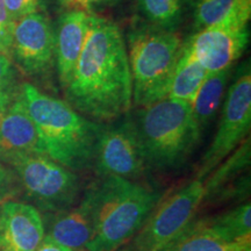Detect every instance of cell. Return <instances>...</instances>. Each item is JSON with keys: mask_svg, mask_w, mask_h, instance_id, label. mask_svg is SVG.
Masks as SVG:
<instances>
[{"mask_svg": "<svg viewBox=\"0 0 251 251\" xmlns=\"http://www.w3.org/2000/svg\"><path fill=\"white\" fill-rule=\"evenodd\" d=\"M56 214L46 236L74 251L85 250L94 228L93 188L90 187L79 205Z\"/></svg>", "mask_w": 251, "mask_h": 251, "instance_id": "16", "label": "cell"}, {"mask_svg": "<svg viewBox=\"0 0 251 251\" xmlns=\"http://www.w3.org/2000/svg\"><path fill=\"white\" fill-rule=\"evenodd\" d=\"M14 21L9 17L5 7L4 0H0V52L11 57L12 36H13Z\"/></svg>", "mask_w": 251, "mask_h": 251, "instance_id": "25", "label": "cell"}, {"mask_svg": "<svg viewBox=\"0 0 251 251\" xmlns=\"http://www.w3.org/2000/svg\"><path fill=\"white\" fill-rule=\"evenodd\" d=\"M63 93L75 111L98 124L129 112L133 83L127 47L112 19L90 14L85 45Z\"/></svg>", "mask_w": 251, "mask_h": 251, "instance_id": "1", "label": "cell"}, {"mask_svg": "<svg viewBox=\"0 0 251 251\" xmlns=\"http://www.w3.org/2000/svg\"><path fill=\"white\" fill-rule=\"evenodd\" d=\"M134 122L147 165L156 170L181 168L201 136L191 103L168 97L140 107Z\"/></svg>", "mask_w": 251, "mask_h": 251, "instance_id": "4", "label": "cell"}, {"mask_svg": "<svg viewBox=\"0 0 251 251\" xmlns=\"http://www.w3.org/2000/svg\"><path fill=\"white\" fill-rule=\"evenodd\" d=\"M21 97L46 156L74 172L93 168L102 124L83 117L65 100L41 92L33 84L21 85Z\"/></svg>", "mask_w": 251, "mask_h": 251, "instance_id": "2", "label": "cell"}, {"mask_svg": "<svg viewBox=\"0 0 251 251\" xmlns=\"http://www.w3.org/2000/svg\"><path fill=\"white\" fill-rule=\"evenodd\" d=\"M203 198V180L196 178L159 201L124 251H164L193 221Z\"/></svg>", "mask_w": 251, "mask_h": 251, "instance_id": "6", "label": "cell"}, {"mask_svg": "<svg viewBox=\"0 0 251 251\" xmlns=\"http://www.w3.org/2000/svg\"><path fill=\"white\" fill-rule=\"evenodd\" d=\"M183 43L176 30L149 25L134 28L128 34L134 106L144 107L166 98Z\"/></svg>", "mask_w": 251, "mask_h": 251, "instance_id": "5", "label": "cell"}, {"mask_svg": "<svg viewBox=\"0 0 251 251\" xmlns=\"http://www.w3.org/2000/svg\"><path fill=\"white\" fill-rule=\"evenodd\" d=\"M93 166L102 177L137 180L148 170L134 119L127 117L118 124L102 125Z\"/></svg>", "mask_w": 251, "mask_h": 251, "instance_id": "9", "label": "cell"}, {"mask_svg": "<svg viewBox=\"0 0 251 251\" xmlns=\"http://www.w3.org/2000/svg\"><path fill=\"white\" fill-rule=\"evenodd\" d=\"M11 58L30 77H40L55 65V30L49 18L35 12L15 21Z\"/></svg>", "mask_w": 251, "mask_h": 251, "instance_id": "10", "label": "cell"}, {"mask_svg": "<svg viewBox=\"0 0 251 251\" xmlns=\"http://www.w3.org/2000/svg\"><path fill=\"white\" fill-rule=\"evenodd\" d=\"M247 251H251V249L250 250H247Z\"/></svg>", "mask_w": 251, "mask_h": 251, "instance_id": "30", "label": "cell"}, {"mask_svg": "<svg viewBox=\"0 0 251 251\" xmlns=\"http://www.w3.org/2000/svg\"><path fill=\"white\" fill-rule=\"evenodd\" d=\"M250 140L246 139L233 152L222 161L203 180L205 198L208 200H229L238 196L246 197L250 188V179L242 178L237 184V178L247 171L250 165Z\"/></svg>", "mask_w": 251, "mask_h": 251, "instance_id": "15", "label": "cell"}, {"mask_svg": "<svg viewBox=\"0 0 251 251\" xmlns=\"http://www.w3.org/2000/svg\"><path fill=\"white\" fill-rule=\"evenodd\" d=\"M248 42V27H211L198 30L184 43L193 57L212 74L231 68L243 54Z\"/></svg>", "mask_w": 251, "mask_h": 251, "instance_id": "11", "label": "cell"}, {"mask_svg": "<svg viewBox=\"0 0 251 251\" xmlns=\"http://www.w3.org/2000/svg\"><path fill=\"white\" fill-rule=\"evenodd\" d=\"M79 251H86V250H79Z\"/></svg>", "mask_w": 251, "mask_h": 251, "instance_id": "29", "label": "cell"}, {"mask_svg": "<svg viewBox=\"0 0 251 251\" xmlns=\"http://www.w3.org/2000/svg\"><path fill=\"white\" fill-rule=\"evenodd\" d=\"M231 68L208 74L192 102L194 121L200 131L207 127L224 99Z\"/></svg>", "mask_w": 251, "mask_h": 251, "instance_id": "20", "label": "cell"}, {"mask_svg": "<svg viewBox=\"0 0 251 251\" xmlns=\"http://www.w3.org/2000/svg\"><path fill=\"white\" fill-rule=\"evenodd\" d=\"M207 76L208 72L206 69L193 57L185 43H183L181 55L172 75L166 97L192 105L198 91Z\"/></svg>", "mask_w": 251, "mask_h": 251, "instance_id": "19", "label": "cell"}, {"mask_svg": "<svg viewBox=\"0 0 251 251\" xmlns=\"http://www.w3.org/2000/svg\"><path fill=\"white\" fill-rule=\"evenodd\" d=\"M250 240H234L216 227L209 218L192 221L164 251H247Z\"/></svg>", "mask_w": 251, "mask_h": 251, "instance_id": "17", "label": "cell"}, {"mask_svg": "<svg viewBox=\"0 0 251 251\" xmlns=\"http://www.w3.org/2000/svg\"><path fill=\"white\" fill-rule=\"evenodd\" d=\"M13 171L5 168V165L0 162V205L2 202L12 200L18 193L17 178Z\"/></svg>", "mask_w": 251, "mask_h": 251, "instance_id": "27", "label": "cell"}, {"mask_svg": "<svg viewBox=\"0 0 251 251\" xmlns=\"http://www.w3.org/2000/svg\"><path fill=\"white\" fill-rule=\"evenodd\" d=\"M45 155L35 125L20 92L0 112V162L11 164L21 157Z\"/></svg>", "mask_w": 251, "mask_h": 251, "instance_id": "12", "label": "cell"}, {"mask_svg": "<svg viewBox=\"0 0 251 251\" xmlns=\"http://www.w3.org/2000/svg\"><path fill=\"white\" fill-rule=\"evenodd\" d=\"M65 11H81L87 14H97L103 7L115 5L120 0H57Z\"/></svg>", "mask_w": 251, "mask_h": 251, "instance_id": "24", "label": "cell"}, {"mask_svg": "<svg viewBox=\"0 0 251 251\" xmlns=\"http://www.w3.org/2000/svg\"><path fill=\"white\" fill-rule=\"evenodd\" d=\"M251 125L250 67L236 78L226 97L219 127L197 172L198 179L205 180L211 172L246 140Z\"/></svg>", "mask_w": 251, "mask_h": 251, "instance_id": "8", "label": "cell"}, {"mask_svg": "<svg viewBox=\"0 0 251 251\" xmlns=\"http://www.w3.org/2000/svg\"><path fill=\"white\" fill-rule=\"evenodd\" d=\"M188 0H137V7L149 26L176 30Z\"/></svg>", "mask_w": 251, "mask_h": 251, "instance_id": "21", "label": "cell"}, {"mask_svg": "<svg viewBox=\"0 0 251 251\" xmlns=\"http://www.w3.org/2000/svg\"><path fill=\"white\" fill-rule=\"evenodd\" d=\"M193 6L194 29L211 27L247 28L250 15L237 0H188Z\"/></svg>", "mask_w": 251, "mask_h": 251, "instance_id": "18", "label": "cell"}, {"mask_svg": "<svg viewBox=\"0 0 251 251\" xmlns=\"http://www.w3.org/2000/svg\"><path fill=\"white\" fill-rule=\"evenodd\" d=\"M55 30V67L62 89L76 69L90 30V14L65 11L59 15Z\"/></svg>", "mask_w": 251, "mask_h": 251, "instance_id": "14", "label": "cell"}, {"mask_svg": "<svg viewBox=\"0 0 251 251\" xmlns=\"http://www.w3.org/2000/svg\"><path fill=\"white\" fill-rule=\"evenodd\" d=\"M12 168L28 196L43 208L59 213L71 208L79 194L76 172L58 164L46 155L21 157Z\"/></svg>", "mask_w": 251, "mask_h": 251, "instance_id": "7", "label": "cell"}, {"mask_svg": "<svg viewBox=\"0 0 251 251\" xmlns=\"http://www.w3.org/2000/svg\"><path fill=\"white\" fill-rule=\"evenodd\" d=\"M94 228L86 251H117L142 228L162 193L143 184L103 177L94 185Z\"/></svg>", "mask_w": 251, "mask_h": 251, "instance_id": "3", "label": "cell"}, {"mask_svg": "<svg viewBox=\"0 0 251 251\" xmlns=\"http://www.w3.org/2000/svg\"><path fill=\"white\" fill-rule=\"evenodd\" d=\"M35 251H74L70 248H67L61 244L56 243L55 241H52L51 238L45 236L43 237L42 242L40 243V246L36 248Z\"/></svg>", "mask_w": 251, "mask_h": 251, "instance_id": "28", "label": "cell"}, {"mask_svg": "<svg viewBox=\"0 0 251 251\" xmlns=\"http://www.w3.org/2000/svg\"><path fill=\"white\" fill-rule=\"evenodd\" d=\"M17 71L9 56L0 52V112H2L20 92Z\"/></svg>", "mask_w": 251, "mask_h": 251, "instance_id": "23", "label": "cell"}, {"mask_svg": "<svg viewBox=\"0 0 251 251\" xmlns=\"http://www.w3.org/2000/svg\"><path fill=\"white\" fill-rule=\"evenodd\" d=\"M4 4L9 17L15 23L19 19L37 12L40 0H4Z\"/></svg>", "mask_w": 251, "mask_h": 251, "instance_id": "26", "label": "cell"}, {"mask_svg": "<svg viewBox=\"0 0 251 251\" xmlns=\"http://www.w3.org/2000/svg\"><path fill=\"white\" fill-rule=\"evenodd\" d=\"M209 220L234 240H250L251 206L249 202L235 207L221 215L209 218Z\"/></svg>", "mask_w": 251, "mask_h": 251, "instance_id": "22", "label": "cell"}, {"mask_svg": "<svg viewBox=\"0 0 251 251\" xmlns=\"http://www.w3.org/2000/svg\"><path fill=\"white\" fill-rule=\"evenodd\" d=\"M45 237L40 212L28 203L7 200L0 207V251H35Z\"/></svg>", "mask_w": 251, "mask_h": 251, "instance_id": "13", "label": "cell"}]
</instances>
